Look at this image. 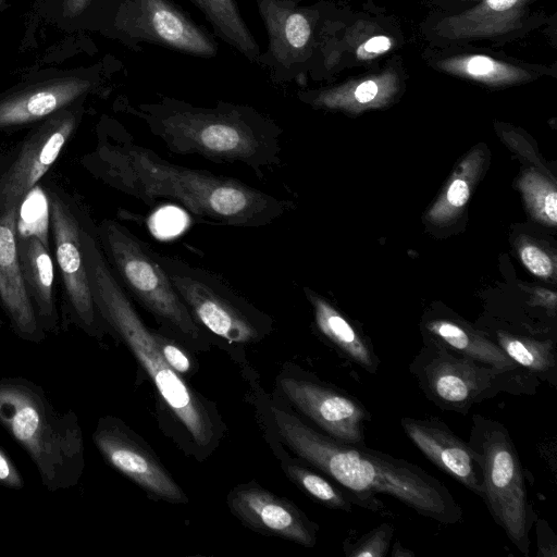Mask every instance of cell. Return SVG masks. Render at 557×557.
<instances>
[{
	"label": "cell",
	"mask_w": 557,
	"mask_h": 557,
	"mask_svg": "<svg viewBox=\"0 0 557 557\" xmlns=\"http://www.w3.org/2000/svg\"><path fill=\"white\" fill-rule=\"evenodd\" d=\"M96 149L84 159L91 174L147 207L169 202L197 222L239 228L267 226L293 207L235 177L172 163L140 145L120 123H101Z\"/></svg>",
	"instance_id": "obj_1"
},
{
	"label": "cell",
	"mask_w": 557,
	"mask_h": 557,
	"mask_svg": "<svg viewBox=\"0 0 557 557\" xmlns=\"http://www.w3.org/2000/svg\"><path fill=\"white\" fill-rule=\"evenodd\" d=\"M119 107L176 154L240 163L259 176L281 162L283 129L252 106L220 100L203 107L157 94L156 101L134 106L123 99Z\"/></svg>",
	"instance_id": "obj_2"
},
{
	"label": "cell",
	"mask_w": 557,
	"mask_h": 557,
	"mask_svg": "<svg viewBox=\"0 0 557 557\" xmlns=\"http://www.w3.org/2000/svg\"><path fill=\"white\" fill-rule=\"evenodd\" d=\"M273 416L280 435L298 457L350 492L388 495L438 523L462 521L463 510L453 494L420 466L321 434L278 408Z\"/></svg>",
	"instance_id": "obj_3"
},
{
	"label": "cell",
	"mask_w": 557,
	"mask_h": 557,
	"mask_svg": "<svg viewBox=\"0 0 557 557\" xmlns=\"http://www.w3.org/2000/svg\"><path fill=\"white\" fill-rule=\"evenodd\" d=\"M81 240L94 301L106 329L111 330L133 352L194 442L201 446L210 444L213 425L208 411L163 359L156 332L146 325L113 274L100 248L96 225L88 216L82 227Z\"/></svg>",
	"instance_id": "obj_4"
},
{
	"label": "cell",
	"mask_w": 557,
	"mask_h": 557,
	"mask_svg": "<svg viewBox=\"0 0 557 557\" xmlns=\"http://www.w3.org/2000/svg\"><path fill=\"white\" fill-rule=\"evenodd\" d=\"M0 425L25 450L49 492L79 482L85 468L83 432L72 410H59L38 384L0 379Z\"/></svg>",
	"instance_id": "obj_5"
},
{
	"label": "cell",
	"mask_w": 557,
	"mask_h": 557,
	"mask_svg": "<svg viewBox=\"0 0 557 557\" xmlns=\"http://www.w3.org/2000/svg\"><path fill=\"white\" fill-rule=\"evenodd\" d=\"M471 421L468 444L481 469L482 499L512 545L529 556L537 516L515 443L502 422L476 413Z\"/></svg>",
	"instance_id": "obj_6"
},
{
	"label": "cell",
	"mask_w": 557,
	"mask_h": 557,
	"mask_svg": "<svg viewBox=\"0 0 557 557\" xmlns=\"http://www.w3.org/2000/svg\"><path fill=\"white\" fill-rule=\"evenodd\" d=\"M96 234L107 262L129 298L177 334L198 341L201 326L161 267L153 247L113 219H103L96 225Z\"/></svg>",
	"instance_id": "obj_7"
},
{
	"label": "cell",
	"mask_w": 557,
	"mask_h": 557,
	"mask_svg": "<svg viewBox=\"0 0 557 557\" xmlns=\"http://www.w3.org/2000/svg\"><path fill=\"white\" fill-rule=\"evenodd\" d=\"M409 372L430 401L459 414H468L473 405L500 393L534 394L541 384L430 344L414 356Z\"/></svg>",
	"instance_id": "obj_8"
},
{
	"label": "cell",
	"mask_w": 557,
	"mask_h": 557,
	"mask_svg": "<svg viewBox=\"0 0 557 557\" xmlns=\"http://www.w3.org/2000/svg\"><path fill=\"white\" fill-rule=\"evenodd\" d=\"M157 259L199 325L237 344L267 332L270 319L218 273L158 251Z\"/></svg>",
	"instance_id": "obj_9"
},
{
	"label": "cell",
	"mask_w": 557,
	"mask_h": 557,
	"mask_svg": "<svg viewBox=\"0 0 557 557\" xmlns=\"http://www.w3.org/2000/svg\"><path fill=\"white\" fill-rule=\"evenodd\" d=\"M101 35L134 52L143 42L200 59L219 52L214 35L172 0H120Z\"/></svg>",
	"instance_id": "obj_10"
},
{
	"label": "cell",
	"mask_w": 557,
	"mask_h": 557,
	"mask_svg": "<svg viewBox=\"0 0 557 557\" xmlns=\"http://www.w3.org/2000/svg\"><path fill=\"white\" fill-rule=\"evenodd\" d=\"M108 63L69 70H47L0 94V132L34 125L54 112L101 91Z\"/></svg>",
	"instance_id": "obj_11"
},
{
	"label": "cell",
	"mask_w": 557,
	"mask_h": 557,
	"mask_svg": "<svg viewBox=\"0 0 557 557\" xmlns=\"http://www.w3.org/2000/svg\"><path fill=\"white\" fill-rule=\"evenodd\" d=\"M53 252L73 323L87 335L100 337L107 330L100 319L86 270L81 232L86 215L59 188H46Z\"/></svg>",
	"instance_id": "obj_12"
},
{
	"label": "cell",
	"mask_w": 557,
	"mask_h": 557,
	"mask_svg": "<svg viewBox=\"0 0 557 557\" xmlns=\"http://www.w3.org/2000/svg\"><path fill=\"white\" fill-rule=\"evenodd\" d=\"M84 104L85 101L77 102L34 124L16 158L0 176V212L21 209L26 196L50 170L77 129Z\"/></svg>",
	"instance_id": "obj_13"
},
{
	"label": "cell",
	"mask_w": 557,
	"mask_h": 557,
	"mask_svg": "<svg viewBox=\"0 0 557 557\" xmlns=\"http://www.w3.org/2000/svg\"><path fill=\"white\" fill-rule=\"evenodd\" d=\"M269 44L257 64L274 84L299 79L307 70L313 45V15L296 0H255Z\"/></svg>",
	"instance_id": "obj_14"
},
{
	"label": "cell",
	"mask_w": 557,
	"mask_h": 557,
	"mask_svg": "<svg viewBox=\"0 0 557 557\" xmlns=\"http://www.w3.org/2000/svg\"><path fill=\"white\" fill-rule=\"evenodd\" d=\"M287 398L326 435L345 443L364 445L371 421L367 407L346 391L313 379L283 377Z\"/></svg>",
	"instance_id": "obj_15"
},
{
	"label": "cell",
	"mask_w": 557,
	"mask_h": 557,
	"mask_svg": "<svg viewBox=\"0 0 557 557\" xmlns=\"http://www.w3.org/2000/svg\"><path fill=\"white\" fill-rule=\"evenodd\" d=\"M95 446L104 460L152 495L172 503L188 502L163 466L147 451L116 419L103 417L92 433Z\"/></svg>",
	"instance_id": "obj_16"
},
{
	"label": "cell",
	"mask_w": 557,
	"mask_h": 557,
	"mask_svg": "<svg viewBox=\"0 0 557 557\" xmlns=\"http://www.w3.org/2000/svg\"><path fill=\"white\" fill-rule=\"evenodd\" d=\"M400 425L411 443L441 471L482 498V475L474 451L436 417H404Z\"/></svg>",
	"instance_id": "obj_17"
},
{
	"label": "cell",
	"mask_w": 557,
	"mask_h": 557,
	"mask_svg": "<svg viewBox=\"0 0 557 557\" xmlns=\"http://www.w3.org/2000/svg\"><path fill=\"white\" fill-rule=\"evenodd\" d=\"M227 502L236 517L259 532L306 547L317 543L318 527L293 503L260 486L240 485L230 494Z\"/></svg>",
	"instance_id": "obj_18"
},
{
	"label": "cell",
	"mask_w": 557,
	"mask_h": 557,
	"mask_svg": "<svg viewBox=\"0 0 557 557\" xmlns=\"http://www.w3.org/2000/svg\"><path fill=\"white\" fill-rule=\"evenodd\" d=\"M20 209L0 212V302L15 334L24 341L41 343L45 337L27 294L17 255Z\"/></svg>",
	"instance_id": "obj_19"
},
{
	"label": "cell",
	"mask_w": 557,
	"mask_h": 557,
	"mask_svg": "<svg viewBox=\"0 0 557 557\" xmlns=\"http://www.w3.org/2000/svg\"><path fill=\"white\" fill-rule=\"evenodd\" d=\"M424 344L436 345L502 372L540 382L518 367L486 334L460 322L444 318L429 320L424 325Z\"/></svg>",
	"instance_id": "obj_20"
},
{
	"label": "cell",
	"mask_w": 557,
	"mask_h": 557,
	"mask_svg": "<svg viewBox=\"0 0 557 557\" xmlns=\"http://www.w3.org/2000/svg\"><path fill=\"white\" fill-rule=\"evenodd\" d=\"M18 262L27 294L42 330L52 333L58 326L54 298V271L47 246L38 234L17 232Z\"/></svg>",
	"instance_id": "obj_21"
},
{
	"label": "cell",
	"mask_w": 557,
	"mask_h": 557,
	"mask_svg": "<svg viewBox=\"0 0 557 557\" xmlns=\"http://www.w3.org/2000/svg\"><path fill=\"white\" fill-rule=\"evenodd\" d=\"M320 333L339 354L370 374H375L380 359L371 343L324 299L307 290Z\"/></svg>",
	"instance_id": "obj_22"
},
{
	"label": "cell",
	"mask_w": 557,
	"mask_h": 557,
	"mask_svg": "<svg viewBox=\"0 0 557 557\" xmlns=\"http://www.w3.org/2000/svg\"><path fill=\"white\" fill-rule=\"evenodd\" d=\"M120 0H35L40 17L64 32H97L108 27Z\"/></svg>",
	"instance_id": "obj_23"
},
{
	"label": "cell",
	"mask_w": 557,
	"mask_h": 557,
	"mask_svg": "<svg viewBox=\"0 0 557 557\" xmlns=\"http://www.w3.org/2000/svg\"><path fill=\"white\" fill-rule=\"evenodd\" d=\"M285 471L304 492L321 503L323 506L351 512L354 506L377 513H385L384 503L375 497H368L350 492L332 479L298 463H287Z\"/></svg>",
	"instance_id": "obj_24"
},
{
	"label": "cell",
	"mask_w": 557,
	"mask_h": 557,
	"mask_svg": "<svg viewBox=\"0 0 557 557\" xmlns=\"http://www.w3.org/2000/svg\"><path fill=\"white\" fill-rule=\"evenodd\" d=\"M487 336L518 367L534 375L540 382L556 386L557 352L549 339H537L503 330Z\"/></svg>",
	"instance_id": "obj_25"
},
{
	"label": "cell",
	"mask_w": 557,
	"mask_h": 557,
	"mask_svg": "<svg viewBox=\"0 0 557 557\" xmlns=\"http://www.w3.org/2000/svg\"><path fill=\"white\" fill-rule=\"evenodd\" d=\"M212 26L214 35L251 63H257L260 46L245 22L236 0H190Z\"/></svg>",
	"instance_id": "obj_26"
},
{
	"label": "cell",
	"mask_w": 557,
	"mask_h": 557,
	"mask_svg": "<svg viewBox=\"0 0 557 557\" xmlns=\"http://www.w3.org/2000/svg\"><path fill=\"white\" fill-rule=\"evenodd\" d=\"M394 527L384 522L355 542L346 540L343 550L347 557H385L391 548Z\"/></svg>",
	"instance_id": "obj_27"
},
{
	"label": "cell",
	"mask_w": 557,
	"mask_h": 557,
	"mask_svg": "<svg viewBox=\"0 0 557 557\" xmlns=\"http://www.w3.org/2000/svg\"><path fill=\"white\" fill-rule=\"evenodd\" d=\"M156 338L166 363L178 374L189 372L191 366L187 355L164 335L156 332Z\"/></svg>",
	"instance_id": "obj_28"
},
{
	"label": "cell",
	"mask_w": 557,
	"mask_h": 557,
	"mask_svg": "<svg viewBox=\"0 0 557 557\" xmlns=\"http://www.w3.org/2000/svg\"><path fill=\"white\" fill-rule=\"evenodd\" d=\"M520 257L527 269L536 276L546 277L553 272L550 258L540 248L527 245L522 247Z\"/></svg>",
	"instance_id": "obj_29"
},
{
	"label": "cell",
	"mask_w": 557,
	"mask_h": 557,
	"mask_svg": "<svg viewBox=\"0 0 557 557\" xmlns=\"http://www.w3.org/2000/svg\"><path fill=\"white\" fill-rule=\"evenodd\" d=\"M536 539L539 557L557 556V537L544 519H536Z\"/></svg>",
	"instance_id": "obj_30"
},
{
	"label": "cell",
	"mask_w": 557,
	"mask_h": 557,
	"mask_svg": "<svg viewBox=\"0 0 557 557\" xmlns=\"http://www.w3.org/2000/svg\"><path fill=\"white\" fill-rule=\"evenodd\" d=\"M0 485L13 488L21 490L24 487L25 482L18 470V468L14 465L9 455L2 449L0 446Z\"/></svg>",
	"instance_id": "obj_31"
},
{
	"label": "cell",
	"mask_w": 557,
	"mask_h": 557,
	"mask_svg": "<svg viewBox=\"0 0 557 557\" xmlns=\"http://www.w3.org/2000/svg\"><path fill=\"white\" fill-rule=\"evenodd\" d=\"M469 199V186L468 184L461 180H455L448 190H447V200L450 205L455 207H462Z\"/></svg>",
	"instance_id": "obj_32"
},
{
	"label": "cell",
	"mask_w": 557,
	"mask_h": 557,
	"mask_svg": "<svg viewBox=\"0 0 557 557\" xmlns=\"http://www.w3.org/2000/svg\"><path fill=\"white\" fill-rule=\"evenodd\" d=\"M494 63L490 58L483 55L472 57L468 61V72L473 75H485L493 71Z\"/></svg>",
	"instance_id": "obj_33"
},
{
	"label": "cell",
	"mask_w": 557,
	"mask_h": 557,
	"mask_svg": "<svg viewBox=\"0 0 557 557\" xmlns=\"http://www.w3.org/2000/svg\"><path fill=\"white\" fill-rule=\"evenodd\" d=\"M392 46L389 38L386 36H375L370 38L364 45L363 49L367 53L380 54L387 51Z\"/></svg>",
	"instance_id": "obj_34"
},
{
	"label": "cell",
	"mask_w": 557,
	"mask_h": 557,
	"mask_svg": "<svg viewBox=\"0 0 557 557\" xmlns=\"http://www.w3.org/2000/svg\"><path fill=\"white\" fill-rule=\"evenodd\" d=\"M377 94V86L372 81L360 84L355 92L357 100L361 103L371 101Z\"/></svg>",
	"instance_id": "obj_35"
},
{
	"label": "cell",
	"mask_w": 557,
	"mask_h": 557,
	"mask_svg": "<svg viewBox=\"0 0 557 557\" xmlns=\"http://www.w3.org/2000/svg\"><path fill=\"white\" fill-rule=\"evenodd\" d=\"M543 211L547 219L555 224L557 221V194L555 190L547 193L543 200Z\"/></svg>",
	"instance_id": "obj_36"
},
{
	"label": "cell",
	"mask_w": 557,
	"mask_h": 557,
	"mask_svg": "<svg viewBox=\"0 0 557 557\" xmlns=\"http://www.w3.org/2000/svg\"><path fill=\"white\" fill-rule=\"evenodd\" d=\"M518 0H487V4L495 11H505L513 7Z\"/></svg>",
	"instance_id": "obj_37"
},
{
	"label": "cell",
	"mask_w": 557,
	"mask_h": 557,
	"mask_svg": "<svg viewBox=\"0 0 557 557\" xmlns=\"http://www.w3.org/2000/svg\"><path fill=\"white\" fill-rule=\"evenodd\" d=\"M414 553L404 547L398 541L392 546V557H413Z\"/></svg>",
	"instance_id": "obj_38"
},
{
	"label": "cell",
	"mask_w": 557,
	"mask_h": 557,
	"mask_svg": "<svg viewBox=\"0 0 557 557\" xmlns=\"http://www.w3.org/2000/svg\"><path fill=\"white\" fill-rule=\"evenodd\" d=\"M7 0H0V10Z\"/></svg>",
	"instance_id": "obj_39"
}]
</instances>
